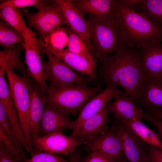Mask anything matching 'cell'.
Returning a JSON list of instances; mask_svg holds the SVG:
<instances>
[{
	"instance_id": "cell-1",
	"label": "cell",
	"mask_w": 162,
	"mask_h": 162,
	"mask_svg": "<svg viewBox=\"0 0 162 162\" xmlns=\"http://www.w3.org/2000/svg\"><path fill=\"white\" fill-rule=\"evenodd\" d=\"M96 71L99 85L119 86L136 103L145 74L141 63V50L128 46L101 62Z\"/></svg>"
},
{
	"instance_id": "cell-2",
	"label": "cell",
	"mask_w": 162,
	"mask_h": 162,
	"mask_svg": "<svg viewBox=\"0 0 162 162\" xmlns=\"http://www.w3.org/2000/svg\"><path fill=\"white\" fill-rule=\"evenodd\" d=\"M116 20L123 32L128 46L141 49L151 41H162V28L140 12L120 3Z\"/></svg>"
},
{
	"instance_id": "cell-3",
	"label": "cell",
	"mask_w": 162,
	"mask_h": 162,
	"mask_svg": "<svg viewBox=\"0 0 162 162\" xmlns=\"http://www.w3.org/2000/svg\"><path fill=\"white\" fill-rule=\"evenodd\" d=\"M86 20L94 57L100 62L127 46L122 30L116 20H102L89 15Z\"/></svg>"
},
{
	"instance_id": "cell-4",
	"label": "cell",
	"mask_w": 162,
	"mask_h": 162,
	"mask_svg": "<svg viewBox=\"0 0 162 162\" xmlns=\"http://www.w3.org/2000/svg\"><path fill=\"white\" fill-rule=\"evenodd\" d=\"M102 90L100 86L93 87L75 86L50 90L46 94V101L75 117L89 100Z\"/></svg>"
},
{
	"instance_id": "cell-5",
	"label": "cell",
	"mask_w": 162,
	"mask_h": 162,
	"mask_svg": "<svg viewBox=\"0 0 162 162\" xmlns=\"http://www.w3.org/2000/svg\"><path fill=\"white\" fill-rule=\"evenodd\" d=\"M10 93L17 112L19 122L26 142L31 150H33L29 132V89L31 80L21 76L14 69H5Z\"/></svg>"
},
{
	"instance_id": "cell-6",
	"label": "cell",
	"mask_w": 162,
	"mask_h": 162,
	"mask_svg": "<svg viewBox=\"0 0 162 162\" xmlns=\"http://www.w3.org/2000/svg\"><path fill=\"white\" fill-rule=\"evenodd\" d=\"M47 62L43 64L46 80L50 90H54L75 86H88L90 79L85 78L74 71L56 56L44 51Z\"/></svg>"
},
{
	"instance_id": "cell-7",
	"label": "cell",
	"mask_w": 162,
	"mask_h": 162,
	"mask_svg": "<svg viewBox=\"0 0 162 162\" xmlns=\"http://www.w3.org/2000/svg\"><path fill=\"white\" fill-rule=\"evenodd\" d=\"M23 29L27 76L32 78L41 91L46 94L50 89L46 83V78L40 58V52L42 49L41 42L34 31L28 27L25 23Z\"/></svg>"
},
{
	"instance_id": "cell-8",
	"label": "cell",
	"mask_w": 162,
	"mask_h": 162,
	"mask_svg": "<svg viewBox=\"0 0 162 162\" xmlns=\"http://www.w3.org/2000/svg\"><path fill=\"white\" fill-rule=\"evenodd\" d=\"M22 11L27 19L28 25L37 31L41 40L54 30L65 24L62 10L54 0L37 13H30L26 8Z\"/></svg>"
},
{
	"instance_id": "cell-9",
	"label": "cell",
	"mask_w": 162,
	"mask_h": 162,
	"mask_svg": "<svg viewBox=\"0 0 162 162\" xmlns=\"http://www.w3.org/2000/svg\"><path fill=\"white\" fill-rule=\"evenodd\" d=\"M120 140L124 156L129 162H149L148 144L137 137L122 121L112 124Z\"/></svg>"
},
{
	"instance_id": "cell-10",
	"label": "cell",
	"mask_w": 162,
	"mask_h": 162,
	"mask_svg": "<svg viewBox=\"0 0 162 162\" xmlns=\"http://www.w3.org/2000/svg\"><path fill=\"white\" fill-rule=\"evenodd\" d=\"M118 96H129L125 92L120 90L117 86L110 85L106 86L105 89L92 97L79 112L74 121V126L70 136L73 138L86 120L107 106L112 98Z\"/></svg>"
},
{
	"instance_id": "cell-11",
	"label": "cell",
	"mask_w": 162,
	"mask_h": 162,
	"mask_svg": "<svg viewBox=\"0 0 162 162\" xmlns=\"http://www.w3.org/2000/svg\"><path fill=\"white\" fill-rule=\"evenodd\" d=\"M32 144L34 153L45 151L54 154L69 156L83 143L64 135L62 132H56L32 139Z\"/></svg>"
},
{
	"instance_id": "cell-12",
	"label": "cell",
	"mask_w": 162,
	"mask_h": 162,
	"mask_svg": "<svg viewBox=\"0 0 162 162\" xmlns=\"http://www.w3.org/2000/svg\"><path fill=\"white\" fill-rule=\"evenodd\" d=\"M83 148L91 152L98 151L109 157L113 162H126L119 136L114 125L92 140L83 144Z\"/></svg>"
},
{
	"instance_id": "cell-13",
	"label": "cell",
	"mask_w": 162,
	"mask_h": 162,
	"mask_svg": "<svg viewBox=\"0 0 162 162\" xmlns=\"http://www.w3.org/2000/svg\"><path fill=\"white\" fill-rule=\"evenodd\" d=\"M61 8L65 24L82 38L91 54L95 58L93 46L90 40L87 20L74 5L72 0H56Z\"/></svg>"
},
{
	"instance_id": "cell-14",
	"label": "cell",
	"mask_w": 162,
	"mask_h": 162,
	"mask_svg": "<svg viewBox=\"0 0 162 162\" xmlns=\"http://www.w3.org/2000/svg\"><path fill=\"white\" fill-rule=\"evenodd\" d=\"M74 126V121L70 119V115L46 101L40 125L39 137L54 132H62L68 129L72 130Z\"/></svg>"
},
{
	"instance_id": "cell-15",
	"label": "cell",
	"mask_w": 162,
	"mask_h": 162,
	"mask_svg": "<svg viewBox=\"0 0 162 162\" xmlns=\"http://www.w3.org/2000/svg\"><path fill=\"white\" fill-rule=\"evenodd\" d=\"M74 6L84 15L88 14L102 20H116L120 0H72Z\"/></svg>"
},
{
	"instance_id": "cell-16",
	"label": "cell",
	"mask_w": 162,
	"mask_h": 162,
	"mask_svg": "<svg viewBox=\"0 0 162 162\" xmlns=\"http://www.w3.org/2000/svg\"><path fill=\"white\" fill-rule=\"evenodd\" d=\"M29 132L32 139L39 137L40 123L46 103V94L37 84L31 80L29 89Z\"/></svg>"
},
{
	"instance_id": "cell-17",
	"label": "cell",
	"mask_w": 162,
	"mask_h": 162,
	"mask_svg": "<svg viewBox=\"0 0 162 162\" xmlns=\"http://www.w3.org/2000/svg\"><path fill=\"white\" fill-rule=\"evenodd\" d=\"M136 104L147 110H162V78L145 75Z\"/></svg>"
},
{
	"instance_id": "cell-18",
	"label": "cell",
	"mask_w": 162,
	"mask_h": 162,
	"mask_svg": "<svg viewBox=\"0 0 162 162\" xmlns=\"http://www.w3.org/2000/svg\"><path fill=\"white\" fill-rule=\"evenodd\" d=\"M141 67L149 77L162 78V43L150 41L140 49Z\"/></svg>"
},
{
	"instance_id": "cell-19",
	"label": "cell",
	"mask_w": 162,
	"mask_h": 162,
	"mask_svg": "<svg viewBox=\"0 0 162 162\" xmlns=\"http://www.w3.org/2000/svg\"><path fill=\"white\" fill-rule=\"evenodd\" d=\"M110 113L108 105L86 120L73 139L82 142L83 144L96 138L108 128Z\"/></svg>"
},
{
	"instance_id": "cell-20",
	"label": "cell",
	"mask_w": 162,
	"mask_h": 162,
	"mask_svg": "<svg viewBox=\"0 0 162 162\" xmlns=\"http://www.w3.org/2000/svg\"><path fill=\"white\" fill-rule=\"evenodd\" d=\"M0 103L4 106L13 133L24 149L30 154L31 151L23 134L15 104L9 86L6 83L0 86Z\"/></svg>"
},
{
	"instance_id": "cell-21",
	"label": "cell",
	"mask_w": 162,
	"mask_h": 162,
	"mask_svg": "<svg viewBox=\"0 0 162 162\" xmlns=\"http://www.w3.org/2000/svg\"><path fill=\"white\" fill-rule=\"evenodd\" d=\"M115 98L114 102L108 104L110 113L114 118L124 120L143 119L144 112L130 97L118 96Z\"/></svg>"
},
{
	"instance_id": "cell-22",
	"label": "cell",
	"mask_w": 162,
	"mask_h": 162,
	"mask_svg": "<svg viewBox=\"0 0 162 162\" xmlns=\"http://www.w3.org/2000/svg\"><path fill=\"white\" fill-rule=\"evenodd\" d=\"M55 56L71 69L86 75L90 79L95 81L100 86L96 74V64L86 58L70 52L67 48Z\"/></svg>"
},
{
	"instance_id": "cell-23",
	"label": "cell",
	"mask_w": 162,
	"mask_h": 162,
	"mask_svg": "<svg viewBox=\"0 0 162 162\" xmlns=\"http://www.w3.org/2000/svg\"><path fill=\"white\" fill-rule=\"evenodd\" d=\"M40 40L43 51H48L56 56L68 47L69 38L65 27H60L54 30L44 40Z\"/></svg>"
},
{
	"instance_id": "cell-24",
	"label": "cell",
	"mask_w": 162,
	"mask_h": 162,
	"mask_svg": "<svg viewBox=\"0 0 162 162\" xmlns=\"http://www.w3.org/2000/svg\"><path fill=\"white\" fill-rule=\"evenodd\" d=\"M120 120L144 142L162 150V142L157 133L148 128L141 120Z\"/></svg>"
},
{
	"instance_id": "cell-25",
	"label": "cell",
	"mask_w": 162,
	"mask_h": 162,
	"mask_svg": "<svg viewBox=\"0 0 162 162\" xmlns=\"http://www.w3.org/2000/svg\"><path fill=\"white\" fill-rule=\"evenodd\" d=\"M23 47L20 44H16L0 52V68L16 69L19 71L22 76L27 77L26 69L20 60V52Z\"/></svg>"
},
{
	"instance_id": "cell-26",
	"label": "cell",
	"mask_w": 162,
	"mask_h": 162,
	"mask_svg": "<svg viewBox=\"0 0 162 162\" xmlns=\"http://www.w3.org/2000/svg\"><path fill=\"white\" fill-rule=\"evenodd\" d=\"M139 10L153 24L162 28V0H143Z\"/></svg>"
},
{
	"instance_id": "cell-27",
	"label": "cell",
	"mask_w": 162,
	"mask_h": 162,
	"mask_svg": "<svg viewBox=\"0 0 162 162\" xmlns=\"http://www.w3.org/2000/svg\"><path fill=\"white\" fill-rule=\"evenodd\" d=\"M65 28L69 38V43L67 47L68 50L72 53L85 57L96 64L95 59L82 38L68 26Z\"/></svg>"
},
{
	"instance_id": "cell-28",
	"label": "cell",
	"mask_w": 162,
	"mask_h": 162,
	"mask_svg": "<svg viewBox=\"0 0 162 162\" xmlns=\"http://www.w3.org/2000/svg\"><path fill=\"white\" fill-rule=\"evenodd\" d=\"M18 44L24 47L23 38L15 29L5 21L0 19V46L4 49L8 48Z\"/></svg>"
},
{
	"instance_id": "cell-29",
	"label": "cell",
	"mask_w": 162,
	"mask_h": 162,
	"mask_svg": "<svg viewBox=\"0 0 162 162\" xmlns=\"http://www.w3.org/2000/svg\"><path fill=\"white\" fill-rule=\"evenodd\" d=\"M0 17L1 20L13 28L23 38V28L25 22L20 9L8 6L4 7L0 10Z\"/></svg>"
},
{
	"instance_id": "cell-30",
	"label": "cell",
	"mask_w": 162,
	"mask_h": 162,
	"mask_svg": "<svg viewBox=\"0 0 162 162\" xmlns=\"http://www.w3.org/2000/svg\"><path fill=\"white\" fill-rule=\"evenodd\" d=\"M0 141L16 162H24L28 159L0 128Z\"/></svg>"
},
{
	"instance_id": "cell-31",
	"label": "cell",
	"mask_w": 162,
	"mask_h": 162,
	"mask_svg": "<svg viewBox=\"0 0 162 162\" xmlns=\"http://www.w3.org/2000/svg\"><path fill=\"white\" fill-rule=\"evenodd\" d=\"M0 128L15 144L24 155H26L24 148L20 144L13 133L2 104L0 103Z\"/></svg>"
},
{
	"instance_id": "cell-32",
	"label": "cell",
	"mask_w": 162,
	"mask_h": 162,
	"mask_svg": "<svg viewBox=\"0 0 162 162\" xmlns=\"http://www.w3.org/2000/svg\"><path fill=\"white\" fill-rule=\"evenodd\" d=\"M45 1L40 0H8L4 1L0 4V10L6 6L17 9L34 6L40 10L47 4Z\"/></svg>"
},
{
	"instance_id": "cell-33",
	"label": "cell",
	"mask_w": 162,
	"mask_h": 162,
	"mask_svg": "<svg viewBox=\"0 0 162 162\" xmlns=\"http://www.w3.org/2000/svg\"><path fill=\"white\" fill-rule=\"evenodd\" d=\"M24 162H68L62 156L45 151L34 153Z\"/></svg>"
},
{
	"instance_id": "cell-34",
	"label": "cell",
	"mask_w": 162,
	"mask_h": 162,
	"mask_svg": "<svg viewBox=\"0 0 162 162\" xmlns=\"http://www.w3.org/2000/svg\"><path fill=\"white\" fill-rule=\"evenodd\" d=\"M82 162H113L109 157L98 151L91 152L84 158Z\"/></svg>"
},
{
	"instance_id": "cell-35",
	"label": "cell",
	"mask_w": 162,
	"mask_h": 162,
	"mask_svg": "<svg viewBox=\"0 0 162 162\" xmlns=\"http://www.w3.org/2000/svg\"><path fill=\"white\" fill-rule=\"evenodd\" d=\"M143 119L149 121L156 127L157 133L162 142V120L147 110L144 112Z\"/></svg>"
},
{
	"instance_id": "cell-36",
	"label": "cell",
	"mask_w": 162,
	"mask_h": 162,
	"mask_svg": "<svg viewBox=\"0 0 162 162\" xmlns=\"http://www.w3.org/2000/svg\"><path fill=\"white\" fill-rule=\"evenodd\" d=\"M148 156L149 162H162V150L148 144Z\"/></svg>"
},
{
	"instance_id": "cell-37",
	"label": "cell",
	"mask_w": 162,
	"mask_h": 162,
	"mask_svg": "<svg viewBox=\"0 0 162 162\" xmlns=\"http://www.w3.org/2000/svg\"><path fill=\"white\" fill-rule=\"evenodd\" d=\"M143 0H121V4L129 9L136 12L139 10Z\"/></svg>"
},
{
	"instance_id": "cell-38",
	"label": "cell",
	"mask_w": 162,
	"mask_h": 162,
	"mask_svg": "<svg viewBox=\"0 0 162 162\" xmlns=\"http://www.w3.org/2000/svg\"><path fill=\"white\" fill-rule=\"evenodd\" d=\"M0 162H16L0 141Z\"/></svg>"
},
{
	"instance_id": "cell-39",
	"label": "cell",
	"mask_w": 162,
	"mask_h": 162,
	"mask_svg": "<svg viewBox=\"0 0 162 162\" xmlns=\"http://www.w3.org/2000/svg\"><path fill=\"white\" fill-rule=\"evenodd\" d=\"M68 162H82V155L80 153L77 152L72 153L69 156Z\"/></svg>"
},
{
	"instance_id": "cell-40",
	"label": "cell",
	"mask_w": 162,
	"mask_h": 162,
	"mask_svg": "<svg viewBox=\"0 0 162 162\" xmlns=\"http://www.w3.org/2000/svg\"><path fill=\"white\" fill-rule=\"evenodd\" d=\"M157 117L162 120V110L153 109L147 110Z\"/></svg>"
}]
</instances>
